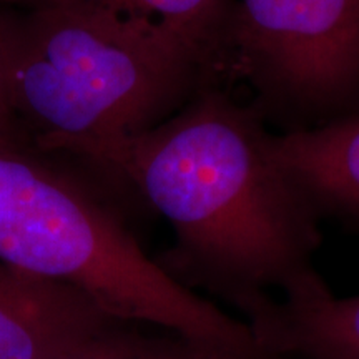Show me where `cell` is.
Listing matches in <instances>:
<instances>
[{"label": "cell", "mask_w": 359, "mask_h": 359, "mask_svg": "<svg viewBox=\"0 0 359 359\" xmlns=\"http://www.w3.org/2000/svg\"><path fill=\"white\" fill-rule=\"evenodd\" d=\"M6 64L17 120L45 151L145 132L222 87L165 27L58 7H8Z\"/></svg>", "instance_id": "cell-2"}, {"label": "cell", "mask_w": 359, "mask_h": 359, "mask_svg": "<svg viewBox=\"0 0 359 359\" xmlns=\"http://www.w3.org/2000/svg\"><path fill=\"white\" fill-rule=\"evenodd\" d=\"M281 167L320 213L359 228V111L273 135Z\"/></svg>", "instance_id": "cell-7"}, {"label": "cell", "mask_w": 359, "mask_h": 359, "mask_svg": "<svg viewBox=\"0 0 359 359\" xmlns=\"http://www.w3.org/2000/svg\"><path fill=\"white\" fill-rule=\"evenodd\" d=\"M246 323L273 359H359V294L336 296L316 269Z\"/></svg>", "instance_id": "cell-6"}, {"label": "cell", "mask_w": 359, "mask_h": 359, "mask_svg": "<svg viewBox=\"0 0 359 359\" xmlns=\"http://www.w3.org/2000/svg\"><path fill=\"white\" fill-rule=\"evenodd\" d=\"M273 135L251 103L206 87L154 128L60 151L127 182L175 233L161 268L246 321L314 269L321 245L320 213L278 161Z\"/></svg>", "instance_id": "cell-1"}, {"label": "cell", "mask_w": 359, "mask_h": 359, "mask_svg": "<svg viewBox=\"0 0 359 359\" xmlns=\"http://www.w3.org/2000/svg\"><path fill=\"white\" fill-rule=\"evenodd\" d=\"M8 7L0 4V150H24L20 137L24 133L11 102L6 64V25Z\"/></svg>", "instance_id": "cell-10"}, {"label": "cell", "mask_w": 359, "mask_h": 359, "mask_svg": "<svg viewBox=\"0 0 359 359\" xmlns=\"http://www.w3.org/2000/svg\"><path fill=\"white\" fill-rule=\"evenodd\" d=\"M231 82L286 132L359 111V0H236Z\"/></svg>", "instance_id": "cell-4"}, {"label": "cell", "mask_w": 359, "mask_h": 359, "mask_svg": "<svg viewBox=\"0 0 359 359\" xmlns=\"http://www.w3.org/2000/svg\"><path fill=\"white\" fill-rule=\"evenodd\" d=\"M118 321L74 286L0 262V359H48Z\"/></svg>", "instance_id": "cell-5"}, {"label": "cell", "mask_w": 359, "mask_h": 359, "mask_svg": "<svg viewBox=\"0 0 359 359\" xmlns=\"http://www.w3.org/2000/svg\"><path fill=\"white\" fill-rule=\"evenodd\" d=\"M0 4L13 8H69L161 25L203 58L218 85L231 82L236 0H0Z\"/></svg>", "instance_id": "cell-8"}, {"label": "cell", "mask_w": 359, "mask_h": 359, "mask_svg": "<svg viewBox=\"0 0 359 359\" xmlns=\"http://www.w3.org/2000/svg\"><path fill=\"white\" fill-rule=\"evenodd\" d=\"M48 359H218L172 331L122 320Z\"/></svg>", "instance_id": "cell-9"}, {"label": "cell", "mask_w": 359, "mask_h": 359, "mask_svg": "<svg viewBox=\"0 0 359 359\" xmlns=\"http://www.w3.org/2000/svg\"><path fill=\"white\" fill-rule=\"evenodd\" d=\"M0 262L218 359H273L250 325L170 276L110 208L25 150H0Z\"/></svg>", "instance_id": "cell-3"}]
</instances>
